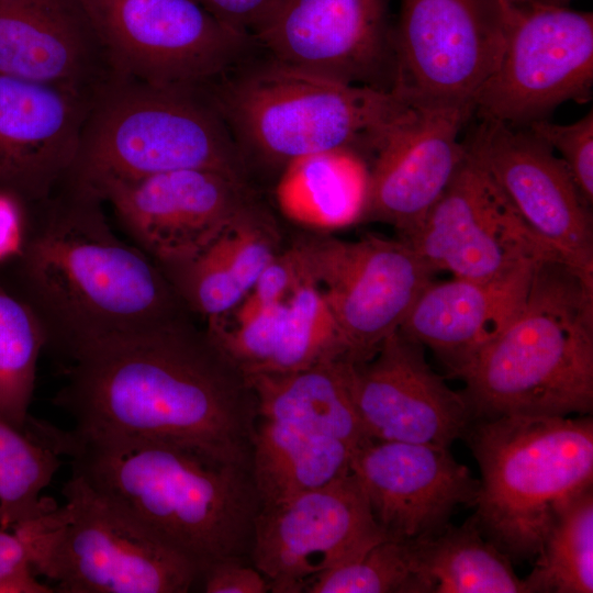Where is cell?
<instances>
[{
  "label": "cell",
  "instance_id": "cell-1",
  "mask_svg": "<svg viewBox=\"0 0 593 593\" xmlns=\"http://www.w3.org/2000/svg\"><path fill=\"white\" fill-rule=\"evenodd\" d=\"M53 403L86 439L177 444L250 470L257 403L248 378L187 316L74 350Z\"/></svg>",
  "mask_w": 593,
  "mask_h": 593
},
{
  "label": "cell",
  "instance_id": "cell-2",
  "mask_svg": "<svg viewBox=\"0 0 593 593\" xmlns=\"http://www.w3.org/2000/svg\"><path fill=\"white\" fill-rule=\"evenodd\" d=\"M103 200L65 181L26 214V233L10 262L47 346L61 356L144 327L192 316L155 261L111 228Z\"/></svg>",
  "mask_w": 593,
  "mask_h": 593
},
{
  "label": "cell",
  "instance_id": "cell-3",
  "mask_svg": "<svg viewBox=\"0 0 593 593\" xmlns=\"http://www.w3.org/2000/svg\"><path fill=\"white\" fill-rule=\"evenodd\" d=\"M26 429L199 579L222 561L250 562L260 507L250 470L167 441L80 438L32 416Z\"/></svg>",
  "mask_w": 593,
  "mask_h": 593
},
{
  "label": "cell",
  "instance_id": "cell-4",
  "mask_svg": "<svg viewBox=\"0 0 593 593\" xmlns=\"http://www.w3.org/2000/svg\"><path fill=\"white\" fill-rule=\"evenodd\" d=\"M456 377L473 419L591 414L593 277L540 262L519 310Z\"/></svg>",
  "mask_w": 593,
  "mask_h": 593
},
{
  "label": "cell",
  "instance_id": "cell-5",
  "mask_svg": "<svg viewBox=\"0 0 593 593\" xmlns=\"http://www.w3.org/2000/svg\"><path fill=\"white\" fill-rule=\"evenodd\" d=\"M251 57L202 88L251 177L254 169L279 175L296 158L336 148L372 156L413 105L395 91Z\"/></svg>",
  "mask_w": 593,
  "mask_h": 593
},
{
  "label": "cell",
  "instance_id": "cell-6",
  "mask_svg": "<svg viewBox=\"0 0 593 593\" xmlns=\"http://www.w3.org/2000/svg\"><path fill=\"white\" fill-rule=\"evenodd\" d=\"M209 169L251 183L226 126L201 89L114 76L99 87L66 181L96 191L111 181Z\"/></svg>",
  "mask_w": 593,
  "mask_h": 593
},
{
  "label": "cell",
  "instance_id": "cell-7",
  "mask_svg": "<svg viewBox=\"0 0 593 593\" xmlns=\"http://www.w3.org/2000/svg\"><path fill=\"white\" fill-rule=\"evenodd\" d=\"M465 437L481 478L473 515L511 560L536 558L560 508L593 486V419H473Z\"/></svg>",
  "mask_w": 593,
  "mask_h": 593
},
{
  "label": "cell",
  "instance_id": "cell-8",
  "mask_svg": "<svg viewBox=\"0 0 593 593\" xmlns=\"http://www.w3.org/2000/svg\"><path fill=\"white\" fill-rule=\"evenodd\" d=\"M33 569L58 593H186L199 573L82 478L71 473Z\"/></svg>",
  "mask_w": 593,
  "mask_h": 593
},
{
  "label": "cell",
  "instance_id": "cell-9",
  "mask_svg": "<svg viewBox=\"0 0 593 593\" xmlns=\"http://www.w3.org/2000/svg\"><path fill=\"white\" fill-rule=\"evenodd\" d=\"M502 45L474 114L514 126L545 119L593 86V14L536 0H500Z\"/></svg>",
  "mask_w": 593,
  "mask_h": 593
},
{
  "label": "cell",
  "instance_id": "cell-10",
  "mask_svg": "<svg viewBox=\"0 0 593 593\" xmlns=\"http://www.w3.org/2000/svg\"><path fill=\"white\" fill-rule=\"evenodd\" d=\"M304 280L322 292L353 362L372 357L399 331L435 271L404 239L303 234L290 244Z\"/></svg>",
  "mask_w": 593,
  "mask_h": 593
},
{
  "label": "cell",
  "instance_id": "cell-11",
  "mask_svg": "<svg viewBox=\"0 0 593 593\" xmlns=\"http://www.w3.org/2000/svg\"><path fill=\"white\" fill-rule=\"evenodd\" d=\"M116 76L202 89L253 56L254 38L194 0H81Z\"/></svg>",
  "mask_w": 593,
  "mask_h": 593
},
{
  "label": "cell",
  "instance_id": "cell-12",
  "mask_svg": "<svg viewBox=\"0 0 593 593\" xmlns=\"http://www.w3.org/2000/svg\"><path fill=\"white\" fill-rule=\"evenodd\" d=\"M502 35L500 0H400L392 91L414 105L474 111Z\"/></svg>",
  "mask_w": 593,
  "mask_h": 593
},
{
  "label": "cell",
  "instance_id": "cell-13",
  "mask_svg": "<svg viewBox=\"0 0 593 593\" xmlns=\"http://www.w3.org/2000/svg\"><path fill=\"white\" fill-rule=\"evenodd\" d=\"M353 472L323 488L260 506L250 562L270 592H305L309 582L388 539Z\"/></svg>",
  "mask_w": 593,
  "mask_h": 593
},
{
  "label": "cell",
  "instance_id": "cell-14",
  "mask_svg": "<svg viewBox=\"0 0 593 593\" xmlns=\"http://www.w3.org/2000/svg\"><path fill=\"white\" fill-rule=\"evenodd\" d=\"M479 119L462 141L467 158L494 182L559 260L593 277L591 205L563 160L526 126Z\"/></svg>",
  "mask_w": 593,
  "mask_h": 593
},
{
  "label": "cell",
  "instance_id": "cell-15",
  "mask_svg": "<svg viewBox=\"0 0 593 593\" xmlns=\"http://www.w3.org/2000/svg\"><path fill=\"white\" fill-rule=\"evenodd\" d=\"M402 239L435 272L469 280H495L559 259L467 156L422 223Z\"/></svg>",
  "mask_w": 593,
  "mask_h": 593
},
{
  "label": "cell",
  "instance_id": "cell-16",
  "mask_svg": "<svg viewBox=\"0 0 593 593\" xmlns=\"http://www.w3.org/2000/svg\"><path fill=\"white\" fill-rule=\"evenodd\" d=\"M283 64L340 82L392 91L390 0H284L253 36Z\"/></svg>",
  "mask_w": 593,
  "mask_h": 593
},
{
  "label": "cell",
  "instance_id": "cell-17",
  "mask_svg": "<svg viewBox=\"0 0 593 593\" xmlns=\"http://www.w3.org/2000/svg\"><path fill=\"white\" fill-rule=\"evenodd\" d=\"M93 192L156 265L191 254L259 201L253 184L209 169L111 181Z\"/></svg>",
  "mask_w": 593,
  "mask_h": 593
},
{
  "label": "cell",
  "instance_id": "cell-18",
  "mask_svg": "<svg viewBox=\"0 0 593 593\" xmlns=\"http://www.w3.org/2000/svg\"><path fill=\"white\" fill-rule=\"evenodd\" d=\"M354 402L370 439L449 447L473 416L462 393L429 366L424 347L399 331L367 360H348Z\"/></svg>",
  "mask_w": 593,
  "mask_h": 593
},
{
  "label": "cell",
  "instance_id": "cell-19",
  "mask_svg": "<svg viewBox=\"0 0 593 593\" xmlns=\"http://www.w3.org/2000/svg\"><path fill=\"white\" fill-rule=\"evenodd\" d=\"M448 448L370 439L354 452L351 472L389 538H432L458 507L475 505L479 479Z\"/></svg>",
  "mask_w": 593,
  "mask_h": 593
},
{
  "label": "cell",
  "instance_id": "cell-20",
  "mask_svg": "<svg viewBox=\"0 0 593 593\" xmlns=\"http://www.w3.org/2000/svg\"><path fill=\"white\" fill-rule=\"evenodd\" d=\"M473 115L469 108L413 104L372 155L361 221L387 223L400 238L411 234L466 160L459 135Z\"/></svg>",
  "mask_w": 593,
  "mask_h": 593
},
{
  "label": "cell",
  "instance_id": "cell-21",
  "mask_svg": "<svg viewBox=\"0 0 593 593\" xmlns=\"http://www.w3.org/2000/svg\"><path fill=\"white\" fill-rule=\"evenodd\" d=\"M93 93L0 75V192L25 208L68 178Z\"/></svg>",
  "mask_w": 593,
  "mask_h": 593
},
{
  "label": "cell",
  "instance_id": "cell-22",
  "mask_svg": "<svg viewBox=\"0 0 593 593\" xmlns=\"http://www.w3.org/2000/svg\"><path fill=\"white\" fill-rule=\"evenodd\" d=\"M0 75L87 93L115 76L81 0H0Z\"/></svg>",
  "mask_w": 593,
  "mask_h": 593
},
{
  "label": "cell",
  "instance_id": "cell-23",
  "mask_svg": "<svg viewBox=\"0 0 593 593\" xmlns=\"http://www.w3.org/2000/svg\"><path fill=\"white\" fill-rule=\"evenodd\" d=\"M537 266L489 281L455 277L448 281L433 280L399 332L432 349L456 377L519 310Z\"/></svg>",
  "mask_w": 593,
  "mask_h": 593
},
{
  "label": "cell",
  "instance_id": "cell-24",
  "mask_svg": "<svg viewBox=\"0 0 593 593\" xmlns=\"http://www.w3.org/2000/svg\"><path fill=\"white\" fill-rule=\"evenodd\" d=\"M282 249L279 224L259 200L191 254L157 266L188 312L211 323L242 303Z\"/></svg>",
  "mask_w": 593,
  "mask_h": 593
},
{
  "label": "cell",
  "instance_id": "cell-25",
  "mask_svg": "<svg viewBox=\"0 0 593 593\" xmlns=\"http://www.w3.org/2000/svg\"><path fill=\"white\" fill-rule=\"evenodd\" d=\"M247 378L257 417L338 439L355 450L370 440L354 402L346 357Z\"/></svg>",
  "mask_w": 593,
  "mask_h": 593
},
{
  "label": "cell",
  "instance_id": "cell-26",
  "mask_svg": "<svg viewBox=\"0 0 593 593\" xmlns=\"http://www.w3.org/2000/svg\"><path fill=\"white\" fill-rule=\"evenodd\" d=\"M369 165L348 148L296 158L278 175L275 198L290 221L313 232L327 233L362 219Z\"/></svg>",
  "mask_w": 593,
  "mask_h": 593
},
{
  "label": "cell",
  "instance_id": "cell-27",
  "mask_svg": "<svg viewBox=\"0 0 593 593\" xmlns=\"http://www.w3.org/2000/svg\"><path fill=\"white\" fill-rule=\"evenodd\" d=\"M356 450L324 435L257 417L250 475L260 506L333 483L351 472Z\"/></svg>",
  "mask_w": 593,
  "mask_h": 593
},
{
  "label": "cell",
  "instance_id": "cell-28",
  "mask_svg": "<svg viewBox=\"0 0 593 593\" xmlns=\"http://www.w3.org/2000/svg\"><path fill=\"white\" fill-rule=\"evenodd\" d=\"M416 544L433 593H527L512 560L481 533L473 516Z\"/></svg>",
  "mask_w": 593,
  "mask_h": 593
},
{
  "label": "cell",
  "instance_id": "cell-29",
  "mask_svg": "<svg viewBox=\"0 0 593 593\" xmlns=\"http://www.w3.org/2000/svg\"><path fill=\"white\" fill-rule=\"evenodd\" d=\"M339 357H346V347L329 307L320 289L304 280L277 306L262 373L296 371Z\"/></svg>",
  "mask_w": 593,
  "mask_h": 593
},
{
  "label": "cell",
  "instance_id": "cell-30",
  "mask_svg": "<svg viewBox=\"0 0 593 593\" xmlns=\"http://www.w3.org/2000/svg\"><path fill=\"white\" fill-rule=\"evenodd\" d=\"M524 581L527 593L593 592L592 486L560 508Z\"/></svg>",
  "mask_w": 593,
  "mask_h": 593
},
{
  "label": "cell",
  "instance_id": "cell-31",
  "mask_svg": "<svg viewBox=\"0 0 593 593\" xmlns=\"http://www.w3.org/2000/svg\"><path fill=\"white\" fill-rule=\"evenodd\" d=\"M46 331L31 305L0 282V416L20 430L30 417Z\"/></svg>",
  "mask_w": 593,
  "mask_h": 593
},
{
  "label": "cell",
  "instance_id": "cell-32",
  "mask_svg": "<svg viewBox=\"0 0 593 593\" xmlns=\"http://www.w3.org/2000/svg\"><path fill=\"white\" fill-rule=\"evenodd\" d=\"M61 458L46 444L0 416V527H10L52 510L43 495Z\"/></svg>",
  "mask_w": 593,
  "mask_h": 593
},
{
  "label": "cell",
  "instance_id": "cell-33",
  "mask_svg": "<svg viewBox=\"0 0 593 593\" xmlns=\"http://www.w3.org/2000/svg\"><path fill=\"white\" fill-rule=\"evenodd\" d=\"M307 593H433L416 540L384 539L356 560L314 577Z\"/></svg>",
  "mask_w": 593,
  "mask_h": 593
},
{
  "label": "cell",
  "instance_id": "cell-34",
  "mask_svg": "<svg viewBox=\"0 0 593 593\" xmlns=\"http://www.w3.org/2000/svg\"><path fill=\"white\" fill-rule=\"evenodd\" d=\"M57 519V505L10 527H0V593H52L33 564L44 535Z\"/></svg>",
  "mask_w": 593,
  "mask_h": 593
},
{
  "label": "cell",
  "instance_id": "cell-35",
  "mask_svg": "<svg viewBox=\"0 0 593 593\" xmlns=\"http://www.w3.org/2000/svg\"><path fill=\"white\" fill-rule=\"evenodd\" d=\"M535 136L561 155L584 200L593 202V112L577 122L559 125L539 119L525 125Z\"/></svg>",
  "mask_w": 593,
  "mask_h": 593
},
{
  "label": "cell",
  "instance_id": "cell-36",
  "mask_svg": "<svg viewBox=\"0 0 593 593\" xmlns=\"http://www.w3.org/2000/svg\"><path fill=\"white\" fill-rule=\"evenodd\" d=\"M304 281L301 266L289 245L268 264L242 303L227 316H242L284 301ZM224 318V317H223Z\"/></svg>",
  "mask_w": 593,
  "mask_h": 593
},
{
  "label": "cell",
  "instance_id": "cell-37",
  "mask_svg": "<svg viewBox=\"0 0 593 593\" xmlns=\"http://www.w3.org/2000/svg\"><path fill=\"white\" fill-rule=\"evenodd\" d=\"M217 21L239 33L254 36L284 0H194Z\"/></svg>",
  "mask_w": 593,
  "mask_h": 593
},
{
  "label": "cell",
  "instance_id": "cell-38",
  "mask_svg": "<svg viewBox=\"0 0 593 593\" xmlns=\"http://www.w3.org/2000/svg\"><path fill=\"white\" fill-rule=\"evenodd\" d=\"M198 584L206 593H266L270 584L249 561L226 560L205 570Z\"/></svg>",
  "mask_w": 593,
  "mask_h": 593
},
{
  "label": "cell",
  "instance_id": "cell-39",
  "mask_svg": "<svg viewBox=\"0 0 593 593\" xmlns=\"http://www.w3.org/2000/svg\"><path fill=\"white\" fill-rule=\"evenodd\" d=\"M26 233V208L15 198L0 192V264L20 253Z\"/></svg>",
  "mask_w": 593,
  "mask_h": 593
},
{
  "label": "cell",
  "instance_id": "cell-40",
  "mask_svg": "<svg viewBox=\"0 0 593 593\" xmlns=\"http://www.w3.org/2000/svg\"><path fill=\"white\" fill-rule=\"evenodd\" d=\"M536 1L545 2V3L566 5V3H568L570 0H536Z\"/></svg>",
  "mask_w": 593,
  "mask_h": 593
}]
</instances>
